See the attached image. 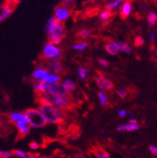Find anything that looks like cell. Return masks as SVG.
<instances>
[{
  "instance_id": "ac0fdd59",
  "label": "cell",
  "mask_w": 157,
  "mask_h": 158,
  "mask_svg": "<svg viewBox=\"0 0 157 158\" xmlns=\"http://www.w3.org/2000/svg\"><path fill=\"white\" fill-rule=\"evenodd\" d=\"M123 3V0H111L106 4V9L109 11H113Z\"/></svg>"
},
{
  "instance_id": "4fadbf2b",
  "label": "cell",
  "mask_w": 157,
  "mask_h": 158,
  "mask_svg": "<svg viewBox=\"0 0 157 158\" xmlns=\"http://www.w3.org/2000/svg\"><path fill=\"white\" fill-rule=\"evenodd\" d=\"M139 128V124H132L130 123H127V124H122L118 125L116 129L119 132H134V131L138 130Z\"/></svg>"
},
{
  "instance_id": "ba28073f",
  "label": "cell",
  "mask_w": 157,
  "mask_h": 158,
  "mask_svg": "<svg viewBox=\"0 0 157 158\" xmlns=\"http://www.w3.org/2000/svg\"><path fill=\"white\" fill-rule=\"evenodd\" d=\"M14 9V6H11L6 2L0 5V23L12 14Z\"/></svg>"
},
{
  "instance_id": "d6986e66",
  "label": "cell",
  "mask_w": 157,
  "mask_h": 158,
  "mask_svg": "<svg viewBox=\"0 0 157 158\" xmlns=\"http://www.w3.org/2000/svg\"><path fill=\"white\" fill-rule=\"evenodd\" d=\"M62 84H64V86L65 87V88L69 92H73L76 89V84L72 80H69V79H67V80H64L63 81Z\"/></svg>"
},
{
  "instance_id": "7c38bea8",
  "label": "cell",
  "mask_w": 157,
  "mask_h": 158,
  "mask_svg": "<svg viewBox=\"0 0 157 158\" xmlns=\"http://www.w3.org/2000/svg\"><path fill=\"white\" fill-rule=\"evenodd\" d=\"M9 119L12 122L15 123H26L28 124V120L27 118L25 113H21V112H13L9 116Z\"/></svg>"
},
{
  "instance_id": "1f68e13d",
  "label": "cell",
  "mask_w": 157,
  "mask_h": 158,
  "mask_svg": "<svg viewBox=\"0 0 157 158\" xmlns=\"http://www.w3.org/2000/svg\"><path fill=\"white\" fill-rule=\"evenodd\" d=\"M20 2H21V0H6V2H5L10 4V5H11V6H15L16 5H18Z\"/></svg>"
},
{
  "instance_id": "83f0119b",
  "label": "cell",
  "mask_w": 157,
  "mask_h": 158,
  "mask_svg": "<svg viewBox=\"0 0 157 158\" xmlns=\"http://www.w3.org/2000/svg\"><path fill=\"white\" fill-rule=\"evenodd\" d=\"M13 154L20 158H27V154L22 150H14L13 151Z\"/></svg>"
},
{
  "instance_id": "f35d334b",
  "label": "cell",
  "mask_w": 157,
  "mask_h": 158,
  "mask_svg": "<svg viewBox=\"0 0 157 158\" xmlns=\"http://www.w3.org/2000/svg\"><path fill=\"white\" fill-rule=\"evenodd\" d=\"M74 158H85L84 156V155L80 154V153H77V154H76L75 156H74Z\"/></svg>"
},
{
  "instance_id": "d4e9b609",
  "label": "cell",
  "mask_w": 157,
  "mask_h": 158,
  "mask_svg": "<svg viewBox=\"0 0 157 158\" xmlns=\"http://www.w3.org/2000/svg\"><path fill=\"white\" fill-rule=\"evenodd\" d=\"M92 34V31L89 29H83L78 32V36L81 39H87Z\"/></svg>"
},
{
  "instance_id": "9c48e42d",
  "label": "cell",
  "mask_w": 157,
  "mask_h": 158,
  "mask_svg": "<svg viewBox=\"0 0 157 158\" xmlns=\"http://www.w3.org/2000/svg\"><path fill=\"white\" fill-rule=\"evenodd\" d=\"M49 92H52L54 94L60 96H70V92H68L64 86V84L61 83L56 84H52L50 91Z\"/></svg>"
},
{
  "instance_id": "2e32d148",
  "label": "cell",
  "mask_w": 157,
  "mask_h": 158,
  "mask_svg": "<svg viewBox=\"0 0 157 158\" xmlns=\"http://www.w3.org/2000/svg\"><path fill=\"white\" fill-rule=\"evenodd\" d=\"M105 50L111 56H116L119 52L116 42H110L105 45Z\"/></svg>"
},
{
  "instance_id": "8992f818",
  "label": "cell",
  "mask_w": 157,
  "mask_h": 158,
  "mask_svg": "<svg viewBox=\"0 0 157 158\" xmlns=\"http://www.w3.org/2000/svg\"><path fill=\"white\" fill-rule=\"evenodd\" d=\"M70 15L71 10L66 6H58L54 11V18L61 23L68 19Z\"/></svg>"
},
{
  "instance_id": "30bf717a",
  "label": "cell",
  "mask_w": 157,
  "mask_h": 158,
  "mask_svg": "<svg viewBox=\"0 0 157 158\" xmlns=\"http://www.w3.org/2000/svg\"><path fill=\"white\" fill-rule=\"evenodd\" d=\"M48 71L52 74L59 75L63 72V65L60 61H53L50 62V64L48 67Z\"/></svg>"
},
{
  "instance_id": "cb8c5ba5",
  "label": "cell",
  "mask_w": 157,
  "mask_h": 158,
  "mask_svg": "<svg viewBox=\"0 0 157 158\" xmlns=\"http://www.w3.org/2000/svg\"><path fill=\"white\" fill-rule=\"evenodd\" d=\"M78 74L81 80H85L88 74V69L84 67H80L78 69Z\"/></svg>"
},
{
  "instance_id": "6da1fadb",
  "label": "cell",
  "mask_w": 157,
  "mask_h": 158,
  "mask_svg": "<svg viewBox=\"0 0 157 158\" xmlns=\"http://www.w3.org/2000/svg\"><path fill=\"white\" fill-rule=\"evenodd\" d=\"M46 32L48 42L55 45L60 44L66 35L64 24L58 22L54 17L48 19L46 26Z\"/></svg>"
},
{
  "instance_id": "60d3db41",
  "label": "cell",
  "mask_w": 157,
  "mask_h": 158,
  "mask_svg": "<svg viewBox=\"0 0 157 158\" xmlns=\"http://www.w3.org/2000/svg\"><path fill=\"white\" fill-rule=\"evenodd\" d=\"M64 2H66V3H68V2H72V1H74V0H63Z\"/></svg>"
},
{
  "instance_id": "ffe728a7",
  "label": "cell",
  "mask_w": 157,
  "mask_h": 158,
  "mask_svg": "<svg viewBox=\"0 0 157 158\" xmlns=\"http://www.w3.org/2000/svg\"><path fill=\"white\" fill-rule=\"evenodd\" d=\"M117 44L118 49H119V52H123L124 53H127V54H130L131 52V49L129 47V45L126 43L123 42H116Z\"/></svg>"
},
{
  "instance_id": "d6a6232c",
  "label": "cell",
  "mask_w": 157,
  "mask_h": 158,
  "mask_svg": "<svg viewBox=\"0 0 157 158\" xmlns=\"http://www.w3.org/2000/svg\"><path fill=\"white\" fill-rule=\"evenodd\" d=\"M0 156L3 158H9L11 156V152H3V151L0 150Z\"/></svg>"
},
{
  "instance_id": "f546056e",
  "label": "cell",
  "mask_w": 157,
  "mask_h": 158,
  "mask_svg": "<svg viewBox=\"0 0 157 158\" xmlns=\"http://www.w3.org/2000/svg\"><path fill=\"white\" fill-rule=\"evenodd\" d=\"M117 93L120 98L124 99L126 97V96H127V91L124 89V88H119V89H118Z\"/></svg>"
},
{
  "instance_id": "5b68a950",
  "label": "cell",
  "mask_w": 157,
  "mask_h": 158,
  "mask_svg": "<svg viewBox=\"0 0 157 158\" xmlns=\"http://www.w3.org/2000/svg\"><path fill=\"white\" fill-rule=\"evenodd\" d=\"M61 50L55 44L48 43L44 46L42 52V56L44 59H47L48 61L53 62L57 61L61 57Z\"/></svg>"
},
{
  "instance_id": "836d02e7",
  "label": "cell",
  "mask_w": 157,
  "mask_h": 158,
  "mask_svg": "<svg viewBox=\"0 0 157 158\" xmlns=\"http://www.w3.org/2000/svg\"><path fill=\"white\" fill-rule=\"evenodd\" d=\"M149 151L151 152V153H152L155 156H157V146H155V145H150Z\"/></svg>"
},
{
  "instance_id": "8fae6325",
  "label": "cell",
  "mask_w": 157,
  "mask_h": 158,
  "mask_svg": "<svg viewBox=\"0 0 157 158\" xmlns=\"http://www.w3.org/2000/svg\"><path fill=\"white\" fill-rule=\"evenodd\" d=\"M132 10V4L130 1H126L122 4L121 8H120V16L122 19H126L130 15Z\"/></svg>"
},
{
  "instance_id": "7bdbcfd3",
  "label": "cell",
  "mask_w": 157,
  "mask_h": 158,
  "mask_svg": "<svg viewBox=\"0 0 157 158\" xmlns=\"http://www.w3.org/2000/svg\"><path fill=\"white\" fill-rule=\"evenodd\" d=\"M1 126H2V124H1V122H0V128H1Z\"/></svg>"
},
{
  "instance_id": "b9f144b4",
  "label": "cell",
  "mask_w": 157,
  "mask_h": 158,
  "mask_svg": "<svg viewBox=\"0 0 157 158\" xmlns=\"http://www.w3.org/2000/svg\"><path fill=\"white\" fill-rule=\"evenodd\" d=\"M35 158H43V157H40V156H37V157H35Z\"/></svg>"
},
{
  "instance_id": "52a82bcc",
  "label": "cell",
  "mask_w": 157,
  "mask_h": 158,
  "mask_svg": "<svg viewBox=\"0 0 157 158\" xmlns=\"http://www.w3.org/2000/svg\"><path fill=\"white\" fill-rule=\"evenodd\" d=\"M96 82L98 87L103 91H111L113 88L114 85L111 80L106 78L102 75H98L96 77Z\"/></svg>"
},
{
  "instance_id": "4316f807",
  "label": "cell",
  "mask_w": 157,
  "mask_h": 158,
  "mask_svg": "<svg viewBox=\"0 0 157 158\" xmlns=\"http://www.w3.org/2000/svg\"><path fill=\"white\" fill-rule=\"evenodd\" d=\"M143 44H144V40L141 36H136L134 40V45L137 48H139L143 46Z\"/></svg>"
},
{
  "instance_id": "3957f363",
  "label": "cell",
  "mask_w": 157,
  "mask_h": 158,
  "mask_svg": "<svg viewBox=\"0 0 157 158\" xmlns=\"http://www.w3.org/2000/svg\"><path fill=\"white\" fill-rule=\"evenodd\" d=\"M39 110L43 114L47 123L61 124L65 119L64 111L57 107L53 106L52 104L41 103L39 104Z\"/></svg>"
},
{
  "instance_id": "8d00e7d4",
  "label": "cell",
  "mask_w": 157,
  "mask_h": 158,
  "mask_svg": "<svg viewBox=\"0 0 157 158\" xmlns=\"http://www.w3.org/2000/svg\"><path fill=\"white\" fill-rule=\"evenodd\" d=\"M127 115V111L125 110H120L119 112V116H121V117H123Z\"/></svg>"
},
{
  "instance_id": "4dcf8cb0",
  "label": "cell",
  "mask_w": 157,
  "mask_h": 158,
  "mask_svg": "<svg viewBox=\"0 0 157 158\" xmlns=\"http://www.w3.org/2000/svg\"><path fill=\"white\" fill-rule=\"evenodd\" d=\"M99 64L100 66L104 67V68H107L109 66V63L107 62V60H104V59H100L99 60Z\"/></svg>"
},
{
  "instance_id": "7a4b0ae2",
  "label": "cell",
  "mask_w": 157,
  "mask_h": 158,
  "mask_svg": "<svg viewBox=\"0 0 157 158\" xmlns=\"http://www.w3.org/2000/svg\"><path fill=\"white\" fill-rule=\"evenodd\" d=\"M37 95L40 104L44 103V104H52L62 110H66L72 106V101L70 96H57L51 92H42Z\"/></svg>"
},
{
  "instance_id": "603a6c76",
  "label": "cell",
  "mask_w": 157,
  "mask_h": 158,
  "mask_svg": "<svg viewBox=\"0 0 157 158\" xmlns=\"http://www.w3.org/2000/svg\"><path fill=\"white\" fill-rule=\"evenodd\" d=\"M88 44L85 41L84 42H80V43H76L72 46V48H73L74 50L79 51V52H83L86 49V48H88Z\"/></svg>"
},
{
  "instance_id": "7402d4cb",
  "label": "cell",
  "mask_w": 157,
  "mask_h": 158,
  "mask_svg": "<svg viewBox=\"0 0 157 158\" xmlns=\"http://www.w3.org/2000/svg\"><path fill=\"white\" fill-rule=\"evenodd\" d=\"M112 15V13L109 10H104V11H102L100 15V22L102 23H105L106 21L109 19L110 18Z\"/></svg>"
},
{
  "instance_id": "277c9868",
  "label": "cell",
  "mask_w": 157,
  "mask_h": 158,
  "mask_svg": "<svg viewBox=\"0 0 157 158\" xmlns=\"http://www.w3.org/2000/svg\"><path fill=\"white\" fill-rule=\"evenodd\" d=\"M25 115L27 118L28 124H30V126L34 128H41L47 124L46 120L39 109L36 108L27 109L25 112Z\"/></svg>"
},
{
  "instance_id": "5bb4252c",
  "label": "cell",
  "mask_w": 157,
  "mask_h": 158,
  "mask_svg": "<svg viewBox=\"0 0 157 158\" xmlns=\"http://www.w3.org/2000/svg\"><path fill=\"white\" fill-rule=\"evenodd\" d=\"M48 74H49V72H48L47 69H44V68H36L35 70L33 72L32 77H33L34 80L41 81V80L43 78H45Z\"/></svg>"
},
{
  "instance_id": "ab89813d",
  "label": "cell",
  "mask_w": 157,
  "mask_h": 158,
  "mask_svg": "<svg viewBox=\"0 0 157 158\" xmlns=\"http://www.w3.org/2000/svg\"><path fill=\"white\" fill-rule=\"evenodd\" d=\"M27 158H35V155L29 153V154H27Z\"/></svg>"
},
{
  "instance_id": "74e56055",
  "label": "cell",
  "mask_w": 157,
  "mask_h": 158,
  "mask_svg": "<svg viewBox=\"0 0 157 158\" xmlns=\"http://www.w3.org/2000/svg\"><path fill=\"white\" fill-rule=\"evenodd\" d=\"M128 123H130V124H138V120H136V119L131 118L128 120Z\"/></svg>"
},
{
  "instance_id": "484cf974",
  "label": "cell",
  "mask_w": 157,
  "mask_h": 158,
  "mask_svg": "<svg viewBox=\"0 0 157 158\" xmlns=\"http://www.w3.org/2000/svg\"><path fill=\"white\" fill-rule=\"evenodd\" d=\"M98 96H99V99H100V104L103 105V106H105L106 104H107V96L105 95L104 92H99L98 93Z\"/></svg>"
},
{
  "instance_id": "d590c367",
  "label": "cell",
  "mask_w": 157,
  "mask_h": 158,
  "mask_svg": "<svg viewBox=\"0 0 157 158\" xmlns=\"http://www.w3.org/2000/svg\"><path fill=\"white\" fill-rule=\"evenodd\" d=\"M30 147L32 149H37L39 148V144H37L36 142H31Z\"/></svg>"
},
{
  "instance_id": "e575fe53",
  "label": "cell",
  "mask_w": 157,
  "mask_h": 158,
  "mask_svg": "<svg viewBox=\"0 0 157 158\" xmlns=\"http://www.w3.org/2000/svg\"><path fill=\"white\" fill-rule=\"evenodd\" d=\"M155 40H156V34H155V32L151 31L150 33V40H151V42H155Z\"/></svg>"
},
{
  "instance_id": "44dd1931",
  "label": "cell",
  "mask_w": 157,
  "mask_h": 158,
  "mask_svg": "<svg viewBox=\"0 0 157 158\" xmlns=\"http://www.w3.org/2000/svg\"><path fill=\"white\" fill-rule=\"evenodd\" d=\"M147 23L150 27L154 26L155 23H157V15L155 14V12H149L147 14Z\"/></svg>"
},
{
  "instance_id": "9a60e30c",
  "label": "cell",
  "mask_w": 157,
  "mask_h": 158,
  "mask_svg": "<svg viewBox=\"0 0 157 158\" xmlns=\"http://www.w3.org/2000/svg\"><path fill=\"white\" fill-rule=\"evenodd\" d=\"M16 128H18V131L19 132L21 136H25L30 132L31 126L29 124H26V123H15Z\"/></svg>"
},
{
  "instance_id": "e0dca14e",
  "label": "cell",
  "mask_w": 157,
  "mask_h": 158,
  "mask_svg": "<svg viewBox=\"0 0 157 158\" xmlns=\"http://www.w3.org/2000/svg\"><path fill=\"white\" fill-rule=\"evenodd\" d=\"M41 82L47 83L49 84H56L60 82V77L57 75L48 74L45 78L41 80Z\"/></svg>"
},
{
  "instance_id": "f1b7e54d",
  "label": "cell",
  "mask_w": 157,
  "mask_h": 158,
  "mask_svg": "<svg viewBox=\"0 0 157 158\" xmlns=\"http://www.w3.org/2000/svg\"><path fill=\"white\" fill-rule=\"evenodd\" d=\"M96 158H111L108 153L103 151H99L96 152Z\"/></svg>"
}]
</instances>
